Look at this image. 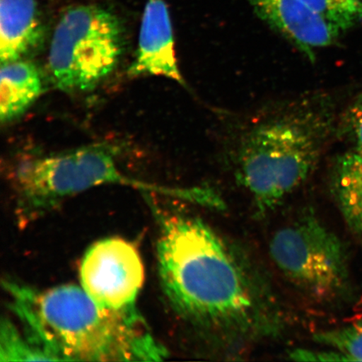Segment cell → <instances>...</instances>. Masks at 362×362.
Segmentation results:
<instances>
[{"label": "cell", "mask_w": 362, "mask_h": 362, "mask_svg": "<svg viewBox=\"0 0 362 362\" xmlns=\"http://www.w3.org/2000/svg\"><path fill=\"white\" fill-rule=\"evenodd\" d=\"M43 81L33 62L21 59L1 64L0 119L11 123L29 110L42 93Z\"/></svg>", "instance_id": "11"}, {"label": "cell", "mask_w": 362, "mask_h": 362, "mask_svg": "<svg viewBox=\"0 0 362 362\" xmlns=\"http://www.w3.org/2000/svg\"><path fill=\"white\" fill-rule=\"evenodd\" d=\"M13 180L16 214L25 223L47 214L68 197L98 185L138 187L140 184L121 173L115 151L101 144L23 162Z\"/></svg>", "instance_id": "5"}, {"label": "cell", "mask_w": 362, "mask_h": 362, "mask_svg": "<svg viewBox=\"0 0 362 362\" xmlns=\"http://www.w3.org/2000/svg\"><path fill=\"white\" fill-rule=\"evenodd\" d=\"M310 10L346 30L362 21V0H300Z\"/></svg>", "instance_id": "15"}, {"label": "cell", "mask_w": 362, "mask_h": 362, "mask_svg": "<svg viewBox=\"0 0 362 362\" xmlns=\"http://www.w3.org/2000/svg\"><path fill=\"white\" fill-rule=\"evenodd\" d=\"M323 98H307L265 117L238 143L235 175L257 215L273 211L314 173L332 129Z\"/></svg>", "instance_id": "3"}, {"label": "cell", "mask_w": 362, "mask_h": 362, "mask_svg": "<svg viewBox=\"0 0 362 362\" xmlns=\"http://www.w3.org/2000/svg\"><path fill=\"white\" fill-rule=\"evenodd\" d=\"M344 134L349 136L355 151L362 155V94L353 103L343 122Z\"/></svg>", "instance_id": "16"}, {"label": "cell", "mask_w": 362, "mask_h": 362, "mask_svg": "<svg viewBox=\"0 0 362 362\" xmlns=\"http://www.w3.org/2000/svg\"><path fill=\"white\" fill-rule=\"evenodd\" d=\"M6 288L25 332L53 361H160L168 356L141 315L104 309L81 287L39 291L7 282Z\"/></svg>", "instance_id": "2"}, {"label": "cell", "mask_w": 362, "mask_h": 362, "mask_svg": "<svg viewBox=\"0 0 362 362\" xmlns=\"http://www.w3.org/2000/svg\"><path fill=\"white\" fill-rule=\"evenodd\" d=\"M81 288L104 309L138 315L136 300L144 280L138 249L124 238L112 237L95 243L80 267Z\"/></svg>", "instance_id": "7"}, {"label": "cell", "mask_w": 362, "mask_h": 362, "mask_svg": "<svg viewBox=\"0 0 362 362\" xmlns=\"http://www.w3.org/2000/svg\"><path fill=\"white\" fill-rule=\"evenodd\" d=\"M332 191L348 228L362 244V155L339 157L332 174Z\"/></svg>", "instance_id": "12"}, {"label": "cell", "mask_w": 362, "mask_h": 362, "mask_svg": "<svg viewBox=\"0 0 362 362\" xmlns=\"http://www.w3.org/2000/svg\"><path fill=\"white\" fill-rule=\"evenodd\" d=\"M158 216L162 291L208 345L236 353L282 332V311L242 251L199 217Z\"/></svg>", "instance_id": "1"}, {"label": "cell", "mask_w": 362, "mask_h": 362, "mask_svg": "<svg viewBox=\"0 0 362 362\" xmlns=\"http://www.w3.org/2000/svg\"><path fill=\"white\" fill-rule=\"evenodd\" d=\"M316 343L338 353L341 361H362V320L314 336Z\"/></svg>", "instance_id": "14"}, {"label": "cell", "mask_w": 362, "mask_h": 362, "mask_svg": "<svg viewBox=\"0 0 362 362\" xmlns=\"http://www.w3.org/2000/svg\"><path fill=\"white\" fill-rule=\"evenodd\" d=\"M0 360L13 361H51L28 334L21 333L11 320H4L0 339Z\"/></svg>", "instance_id": "13"}, {"label": "cell", "mask_w": 362, "mask_h": 362, "mask_svg": "<svg viewBox=\"0 0 362 362\" xmlns=\"http://www.w3.org/2000/svg\"><path fill=\"white\" fill-rule=\"evenodd\" d=\"M124 47V26L116 13L98 4L68 8L49 43L52 83L63 92H89L116 69Z\"/></svg>", "instance_id": "4"}, {"label": "cell", "mask_w": 362, "mask_h": 362, "mask_svg": "<svg viewBox=\"0 0 362 362\" xmlns=\"http://www.w3.org/2000/svg\"><path fill=\"white\" fill-rule=\"evenodd\" d=\"M257 16L308 57L337 42L344 31L300 0H247Z\"/></svg>", "instance_id": "8"}, {"label": "cell", "mask_w": 362, "mask_h": 362, "mask_svg": "<svg viewBox=\"0 0 362 362\" xmlns=\"http://www.w3.org/2000/svg\"><path fill=\"white\" fill-rule=\"evenodd\" d=\"M43 38V22L36 0H0L1 64L26 59Z\"/></svg>", "instance_id": "10"}, {"label": "cell", "mask_w": 362, "mask_h": 362, "mask_svg": "<svg viewBox=\"0 0 362 362\" xmlns=\"http://www.w3.org/2000/svg\"><path fill=\"white\" fill-rule=\"evenodd\" d=\"M269 247L280 273L312 300L332 302L347 291L345 249L315 215H302L276 230Z\"/></svg>", "instance_id": "6"}, {"label": "cell", "mask_w": 362, "mask_h": 362, "mask_svg": "<svg viewBox=\"0 0 362 362\" xmlns=\"http://www.w3.org/2000/svg\"><path fill=\"white\" fill-rule=\"evenodd\" d=\"M129 74L163 76L184 83L176 58L169 8L165 0H147L138 49Z\"/></svg>", "instance_id": "9"}]
</instances>
